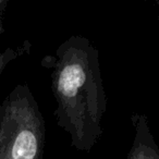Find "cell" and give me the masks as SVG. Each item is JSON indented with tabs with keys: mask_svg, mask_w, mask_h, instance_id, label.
Returning a JSON list of instances; mask_svg holds the SVG:
<instances>
[{
	"mask_svg": "<svg viewBox=\"0 0 159 159\" xmlns=\"http://www.w3.org/2000/svg\"><path fill=\"white\" fill-rule=\"evenodd\" d=\"M40 64L50 71L57 124L69 134L74 149L89 152L102 134L107 111L99 51L89 38L72 35Z\"/></svg>",
	"mask_w": 159,
	"mask_h": 159,
	"instance_id": "1",
	"label": "cell"
},
{
	"mask_svg": "<svg viewBox=\"0 0 159 159\" xmlns=\"http://www.w3.org/2000/svg\"><path fill=\"white\" fill-rule=\"evenodd\" d=\"M46 124L27 84H18L0 105V159H43Z\"/></svg>",
	"mask_w": 159,
	"mask_h": 159,
	"instance_id": "2",
	"label": "cell"
},
{
	"mask_svg": "<svg viewBox=\"0 0 159 159\" xmlns=\"http://www.w3.org/2000/svg\"><path fill=\"white\" fill-rule=\"evenodd\" d=\"M134 137L126 159H159V148L144 113L131 115Z\"/></svg>",
	"mask_w": 159,
	"mask_h": 159,
	"instance_id": "3",
	"label": "cell"
},
{
	"mask_svg": "<svg viewBox=\"0 0 159 159\" xmlns=\"http://www.w3.org/2000/svg\"><path fill=\"white\" fill-rule=\"evenodd\" d=\"M32 44L29 40H24L21 45L16 47H7L5 50L0 51V75L2 74L5 69L9 66V63L13 62L18 58L27 55L31 51Z\"/></svg>",
	"mask_w": 159,
	"mask_h": 159,
	"instance_id": "4",
	"label": "cell"
},
{
	"mask_svg": "<svg viewBox=\"0 0 159 159\" xmlns=\"http://www.w3.org/2000/svg\"><path fill=\"white\" fill-rule=\"evenodd\" d=\"M8 5L7 0H0V14H2L3 11L6 10V7Z\"/></svg>",
	"mask_w": 159,
	"mask_h": 159,
	"instance_id": "5",
	"label": "cell"
},
{
	"mask_svg": "<svg viewBox=\"0 0 159 159\" xmlns=\"http://www.w3.org/2000/svg\"><path fill=\"white\" fill-rule=\"evenodd\" d=\"M1 16H2V14H0V35H1V34L3 33V31H5V30H3L2 22H1Z\"/></svg>",
	"mask_w": 159,
	"mask_h": 159,
	"instance_id": "6",
	"label": "cell"
}]
</instances>
